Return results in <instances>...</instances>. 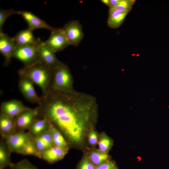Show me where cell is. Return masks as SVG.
<instances>
[{"mask_svg": "<svg viewBox=\"0 0 169 169\" xmlns=\"http://www.w3.org/2000/svg\"><path fill=\"white\" fill-rule=\"evenodd\" d=\"M40 97L38 106L41 116L60 129L70 141H80L95 113L97 104L94 98L74 90H52Z\"/></svg>", "mask_w": 169, "mask_h": 169, "instance_id": "6da1fadb", "label": "cell"}, {"mask_svg": "<svg viewBox=\"0 0 169 169\" xmlns=\"http://www.w3.org/2000/svg\"><path fill=\"white\" fill-rule=\"evenodd\" d=\"M18 72L19 75L27 77L38 85L42 90V94L51 90L53 69L40 61L20 69Z\"/></svg>", "mask_w": 169, "mask_h": 169, "instance_id": "7a4b0ae2", "label": "cell"}, {"mask_svg": "<svg viewBox=\"0 0 169 169\" xmlns=\"http://www.w3.org/2000/svg\"><path fill=\"white\" fill-rule=\"evenodd\" d=\"M73 79L69 68L60 61L58 65L53 69L51 89L55 91H72Z\"/></svg>", "mask_w": 169, "mask_h": 169, "instance_id": "3957f363", "label": "cell"}, {"mask_svg": "<svg viewBox=\"0 0 169 169\" xmlns=\"http://www.w3.org/2000/svg\"><path fill=\"white\" fill-rule=\"evenodd\" d=\"M42 41L38 38L37 41L34 44L17 45L13 51L12 57L21 62L24 67L30 66L39 61L38 50Z\"/></svg>", "mask_w": 169, "mask_h": 169, "instance_id": "277c9868", "label": "cell"}, {"mask_svg": "<svg viewBox=\"0 0 169 169\" xmlns=\"http://www.w3.org/2000/svg\"><path fill=\"white\" fill-rule=\"evenodd\" d=\"M2 138L11 152L20 154L26 145L33 139L28 132L24 131H17Z\"/></svg>", "mask_w": 169, "mask_h": 169, "instance_id": "5b68a950", "label": "cell"}, {"mask_svg": "<svg viewBox=\"0 0 169 169\" xmlns=\"http://www.w3.org/2000/svg\"><path fill=\"white\" fill-rule=\"evenodd\" d=\"M41 116L38 106L34 108L28 107L15 118L17 132L28 129L33 123Z\"/></svg>", "mask_w": 169, "mask_h": 169, "instance_id": "8992f818", "label": "cell"}, {"mask_svg": "<svg viewBox=\"0 0 169 169\" xmlns=\"http://www.w3.org/2000/svg\"><path fill=\"white\" fill-rule=\"evenodd\" d=\"M44 42L49 49L55 53L61 51L70 45L62 28H55L51 31L49 38Z\"/></svg>", "mask_w": 169, "mask_h": 169, "instance_id": "52a82bcc", "label": "cell"}, {"mask_svg": "<svg viewBox=\"0 0 169 169\" xmlns=\"http://www.w3.org/2000/svg\"><path fill=\"white\" fill-rule=\"evenodd\" d=\"M62 28L70 45L77 46L84 37L82 26L78 21H70Z\"/></svg>", "mask_w": 169, "mask_h": 169, "instance_id": "ba28073f", "label": "cell"}, {"mask_svg": "<svg viewBox=\"0 0 169 169\" xmlns=\"http://www.w3.org/2000/svg\"><path fill=\"white\" fill-rule=\"evenodd\" d=\"M19 76L18 88L22 95L29 102L39 105L40 103L41 97H39L36 93L33 83L25 76Z\"/></svg>", "mask_w": 169, "mask_h": 169, "instance_id": "9c48e42d", "label": "cell"}, {"mask_svg": "<svg viewBox=\"0 0 169 169\" xmlns=\"http://www.w3.org/2000/svg\"><path fill=\"white\" fill-rule=\"evenodd\" d=\"M16 46L14 37H11L3 32L0 33V52L5 59V66L8 65L10 63Z\"/></svg>", "mask_w": 169, "mask_h": 169, "instance_id": "30bf717a", "label": "cell"}, {"mask_svg": "<svg viewBox=\"0 0 169 169\" xmlns=\"http://www.w3.org/2000/svg\"><path fill=\"white\" fill-rule=\"evenodd\" d=\"M28 107L22 101L13 99L2 103L0 106V115L15 118Z\"/></svg>", "mask_w": 169, "mask_h": 169, "instance_id": "8fae6325", "label": "cell"}, {"mask_svg": "<svg viewBox=\"0 0 169 169\" xmlns=\"http://www.w3.org/2000/svg\"><path fill=\"white\" fill-rule=\"evenodd\" d=\"M17 14L21 15L27 22L28 28L33 31L35 29H45L51 31L56 28L49 26L44 20L40 19L32 13L28 11H18Z\"/></svg>", "mask_w": 169, "mask_h": 169, "instance_id": "7c38bea8", "label": "cell"}, {"mask_svg": "<svg viewBox=\"0 0 169 169\" xmlns=\"http://www.w3.org/2000/svg\"><path fill=\"white\" fill-rule=\"evenodd\" d=\"M39 60L53 69L59 63L55 53L49 49L42 42L38 50Z\"/></svg>", "mask_w": 169, "mask_h": 169, "instance_id": "4fadbf2b", "label": "cell"}, {"mask_svg": "<svg viewBox=\"0 0 169 169\" xmlns=\"http://www.w3.org/2000/svg\"><path fill=\"white\" fill-rule=\"evenodd\" d=\"M68 149L54 146L40 154L38 157L49 163H54L63 158Z\"/></svg>", "mask_w": 169, "mask_h": 169, "instance_id": "5bb4252c", "label": "cell"}, {"mask_svg": "<svg viewBox=\"0 0 169 169\" xmlns=\"http://www.w3.org/2000/svg\"><path fill=\"white\" fill-rule=\"evenodd\" d=\"M33 141L39 155L41 153L54 146L49 128L48 130L33 138Z\"/></svg>", "mask_w": 169, "mask_h": 169, "instance_id": "9a60e30c", "label": "cell"}, {"mask_svg": "<svg viewBox=\"0 0 169 169\" xmlns=\"http://www.w3.org/2000/svg\"><path fill=\"white\" fill-rule=\"evenodd\" d=\"M50 125V122L46 118L41 116L33 123L28 132L33 138L48 130Z\"/></svg>", "mask_w": 169, "mask_h": 169, "instance_id": "2e32d148", "label": "cell"}, {"mask_svg": "<svg viewBox=\"0 0 169 169\" xmlns=\"http://www.w3.org/2000/svg\"><path fill=\"white\" fill-rule=\"evenodd\" d=\"M17 132L15 118L0 115V133L2 138Z\"/></svg>", "mask_w": 169, "mask_h": 169, "instance_id": "e0dca14e", "label": "cell"}, {"mask_svg": "<svg viewBox=\"0 0 169 169\" xmlns=\"http://www.w3.org/2000/svg\"><path fill=\"white\" fill-rule=\"evenodd\" d=\"M33 31L29 28L19 31L14 37L17 45H30L35 44L38 41Z\"/></svg>", "mask_w": 169, "mask_h": 169, "instance_id": "ac0fdd59", "label": "cell"}, {"mask_svg": "<svg viewBox=\"0 0 169 169\" xmlns=\"http://www.w3.org/2000/svg\"><path fill=\"white\" fill-rule=\"evenodd\" d=\"M127 12H121L109 9L107 24L111 28H117L122 24L126 15Z\"/></svg>", "mask_w": 169, "mask_h": 169, "instance_id": "d6986e66", "label": "cell"}, {"mask_svg": "<svg viewBox=\"0 0 169 169\" xmlns=\"http://www.w3.org/2000/svg\"><path fill=\"white\" fill-rule=\"evenodd\" d=\"M11 153L4 140L2 138L0 142V169L10 167L13 164L10 159Z\"/></svg>", "mask_w": 169, "mask_h": 169, "instance_id": "ffe728a7", "label": "cell"}, {"mask_svg": "<svg viewBox=\"0 0 169 169\" xmlns=\"http://www.w3.org/2000/svg\"><path fill=\"white\" fill-rule=\"evenodd\" d=\"M49 129L54 146L68 149V143L63 135L58 129L51 123Z\"/></svg>", "mask_w": 169, "mask_h": 169, "instance_id": "44dd1931", "label": "cell"}, {"mask_svg": "<svg viewBox=\"0 0 169 169\" xmlns=\"http://www.w3.org/2000/svg\"><path fill=\"white\" fill-rule=\"evenodd\" d=\"M91 162L95 165L98 166L107 161L109 158L108 155L101 151H94L90 155Z\"/></svg>", "mask_w": 169, "mask_h": 169, "instance_id": "7402d4cb", "label": "cell"}, {"mask_svg": "<svg viewBox=\"0 0 169 169\" xmlns=\"http://www.w3.org/2000/svg\"><path fill=\"white\" fill-rule=\"evenodd\" d=\"M134 0H120L118 4L115 7L109 9L121 12H129L135 2Z\"/></svg>", "mask_w": 169, "mask_h": 169, "instance_id": "603a6c76", "label": "cell"}, {"mask_svg": "<svg viewBox=\"0 0 169 169\" xmlns=\"http://www.w3.org/2000/svg\"><path fill=\"white\" fill-rule=\"evenodd\" d=\"M9 167L10 169H38L35 166L26 159L16 163H13Z\"/></svg>", "mask_w": 169, "mask_h": 169, "instance_id": "cb8c5ba5", "label": "cell"}, {"mask_svg": "<svg viewBox=\"0 0 169 169\" xmlns=\"http://www.w3.org/2000/svg\"><path fill=\"white\" fill-rule=\"evenodd\" d=\"M18 11L12 9L5 10L3 9L0 10V33L3 32V27L7 18L11 15L17 14Z\"/></svg>", "mask_w": 169, "mask_h": 169, "instance_id": "d4e9b609", "label": "cell"}, {"mask_svg": "<svg viewBox=\"0 0 169 169\" xmlns=\"http://www.w3.org/2000/svg\"><path fill=\"white\" fill-rule=\"evenodd\" d=\"M21 154L24 155H32L38 157L39 153L33 144V139L26 145Z\"/></svg>", "mask_w": 169, "mask_h": 169, "instance_id": "484cf974", "label": "cell"}, {"mask_svg": "<svg viewBox=\"0 0 169 169\" xmlns=\"http://www.w3.org/2000/svg\"><path fill=\"white\" fill-rule=\"evenodd\" d=\"M110 145V139L105 136H102L98 143L100 151L104 152H105L109 149Z\"/></svg>", "mask_w": 169, "mask_h": 169, "instance_id": "4316f807", "label": "cell"}, {"mask_svg": "<svg viewBox=\"0 0 169 169\" xmlns=\"http://www.w3.org/2000/svg\"><path fill=\"white\" fill-rule=\"evenodd\" d=\"M95 169H117L115 163L111 161H107L95 167Z\"/></svg>", "mask_w": 169, "mask_h": 169, "instance_id": "83f0119b", "label": "cell"}, {"mask_svg": "<svg viewBox=\"0 0 169 169\" xmlns=\"http://www.w3.org/2000/svg\"><path fill=\"white\" fill-rule=\"evenodd\" d=\"M94 165L87 159H84L81 163L79 169H95Z\"/></svg>", "mask_w": 169, "mask_h": 169, "instance_id": "f1b7e54d", "label": "cell"}, {"mask_svg": "<svg viewBox=\"0 0 169 169\" xmlns=\"http://www.w3.org/2000/svg\"><path fill=\"white\" fill-rule=\"evenodd\" d=\"M88 140L91 145H95L98 141V136L96 132L94 131H90L88 135Z\"/></svg>", "mask_w": 169, "mask_h": 169, "instance_id": "f546056e", "label": "cell"}, {"mask_svg": "<svg viewBox=\"0 0 169 169\" xmlns=\"http://www.w3.org/2000/svg\"><path fill=\"white\" fill-rule=\"evenodd\" d=\"M120 0H109L108 7L109 8H113L116 6L119 3Z\"/></svg>", "mask_w": 169, "mask_h": 169, "instance_id": "4dcf8cb0", "label": "cell"}, {"mask_svg": "<svg viewBox=\"0 0 169 169\" xmlns=\"http://www.w3.org/2000/svg\"><path fill=\"white\" fill-rule=\"evenodd\" d=\"M101 2L108 6L109 4V0H102Z\"/></svg>", "mask_w": 169, "mask_h": 169, "instance_id": "1f68e13d", "label": "cell"}]
</instances>
